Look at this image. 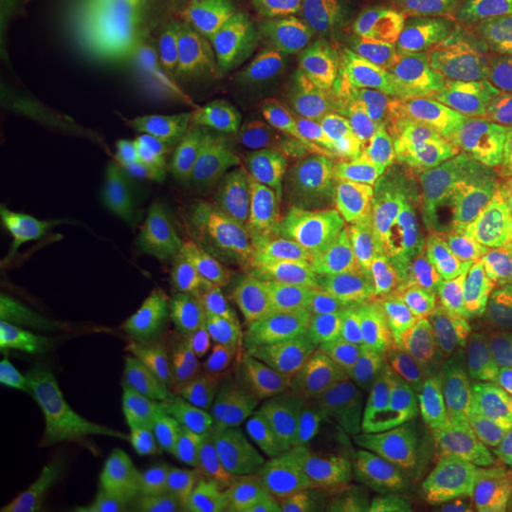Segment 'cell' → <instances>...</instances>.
Wrapping results in <instances>:
<instances>
[{"label":"cell","mask_w":512,"mask_h":512,"mask_svg":"<svg viewBox=\"0 0 512 512\" xmlns=\"http://www.w3.org/2000/svg\"><path fill=\"white\" fill-rule=\"evenodd\" d=\"M353 512H368L366 511L365 507H363V505H359V507H357V509H355V511Z\"/></svg>","instance_id":"cell-26"},{"label":"cell","mask_w":512,"mask_h":512,"mask_svg":"<svg viewBox=\"0 0 512 512\" xmlns=\"http://www.w3.org/2000/svg\"><path fill=\"white\" fill-rule=\"evenodd\" d=\"M0 437L8 456L25 475V486L14 512H29L46 488L86 475L99 459L129 446V440H80L46 425L19 420L0 412Z\"/></svg>","instance_id":"cell-9"},{"label":"cell","mask_w":512,"mask_h":512,"mask_svg":"<svg viewBox=\"0 0 512 512\" xmlns=\"http://www.w3.org/2000/svg\"><path fill=\"white\" fill-rule=\"evenodd\" d=\"M243 334L247 336L249 342H253L258 348L277 357H291V359L315 363V365L329 363L332 338L304 334L300 330L289 329L281 323L266 325Z\"/></svg>","instance_id":"cell-16"},{"label":"cell","mask_w":512,"mask_h":512,"mask_svg":"<svg viewBox=\"0 0 512 512\" xmlns=\"http://www.w3.org/2000/svg\"><path fill=\"white\" fill-rule=\"evenodd\" d=\"M203 397L207 410L241 439L258 450L270 446V406L247 348V336L238 327L220 325L215 332Z\"/></svg>","instance_id":"cell-10"},{"label":"cell","mask_w":512,"mask_h":512,"mask_svg":"<svg viewBox=\"0 0 512 512\" xmlns=\"http://www.w3.org/2000/svg\"><path fill=\"white\" fill-rule=\"evenodd\" d=\"M501 376V412L494 458L499 465L503 482L512 480V361L497 348Z\"/></svg>","instance_id":"cell-20"},{"label":"cell","mask_w":512,"mask_h":512,"mask_svg":"<svg viewBox=\"0 0 512 512\" xmlns=\"http://www.w3.org/2000/svg\"><path fill=\"white\" fill-rule=\"evenodd\" d=\"M505 490H507V495H509V512H512V480L505 482Z\"/></svg>","instance_id":"cell-24"},{"label":"cell","mask_w":512,"mask_h":512,"mask_svg":"<svg viewBox=\"0 0 512 512\" xmlns=\"http://www.w3.org/2000/svg\"><path fill=\"white\" fill-rule=\"evenodd\" d=\"M361 46H344L332 55L319 76L317 116L332 143L351 145L357 120V76Z\"/></svg>","instance_id":"cell-15"},{"label":"cell","mask_w":512,"mask_h":512,"mask_svg":"<svg viewBox=\"0 0 512 512\" xmlns=\"http://www.w3.org/2000/svg\"><path fill=\"white\" fill-rule=\"evenodd\" d=\"M272 126L283 147L332 188L348 192L380 211H387L384 200L330 145L332 139L321 128L317 112L304 95L296 92L275 93L272 101Z\"/></svg>","instance_id":"cell-14"},{"label":"cell","mask_w":512,"mask_h":512,"mask_svg":"<svg viewBox=\"0 0 512 512\" xmlns=\"http://www.w3.org/2000/svg\"><path fill=\"white\" fill-rule=\"evenodd\" d=\"M440 145L452 147L490 124L512 95V63L499 37L473 25L421 74Z\"/></svg>","instance_id":"cell-3"},{"label":"cell","mask_w":512,"mask_h":512,"mask_svg":"<svg viewBox=\"0 0 512 512\" xmlns=\"http://www.w3.org/2000/svg\"><path fill=\"white\" fill-rule=\"evenodd\" d=\"M418 82L378 48H363L351 147L368 156H403L440 145L427 95Z\"/></svg>","instance_id":"cell-5"},{"label":"cell","mask_w":512,"mask_h":512,"mask_svg":"<svg viewBox=\"0 0 512 512\" xmlns=\"http://www.w3.org/2000/svg\"><path fill=\"white\" fill-rule=\"evenodd\" d=\"M281 0H224L202 29L162 50L177 92L194 109L238 116L270 84Z\"/></svg>","instance_id":"cell-2"},{"label":"cell","mask_w":512,"mask_h":512,"mask_svg":"<svg viewBox=\"0 0 512 512\" xmlns=\"http://www.w3.org/2000/svg\"><path fill=\"white\" fill-rule=\"evenodd\" d=\"M503 6H505V12L509 14V18L512 19V0H501Z\"/></svg>","instance_id":"cell-25"},{"label":"cell","mask_w":512,"mask_h":512,"mask_svg":"<svg viewBox=\"0 0 512 512\" xmlns=\"http://www.w3.org/2000/svg\"><path fill=\"white\" fill-rule=\"evenodd\" d=\"M410 258L385 251L368 268L349 298L340 340L349 357L366 370H380L395 321Z\"/></svg>","instance_id":"cell-12"},{"label":"cell","mask_w":512,"mask_h":512,"mask_svg":"<svg viewBox=\"0 0 512 512\" xmlns=\"http://www.w3.org/2000/svg\"><path fill=\"white\" fill-rule=\"evenodd\" d=\"M378 469L395 492L425 512H509L494 454L429 408L395 401L374 425Z\"/></svg>","instance_id":"cell-1"},{"label":"cell","mask_w":512,"mask_h":512,"mask_svg":"<svg viewBox=\"0 0 512 512\" xmlns=\"http://www.w3.org/2000/svg\"><path fill=\"white\" fill-rule=\"evenodd\" d=\"M471 27L463 0H380L370 37L385 57L420 80Z\"/></svg>","instance_id":"cell-8"},{"label":"cell","mask_w":512,"mask_h":512,"mask_svg":"<svg viewBox=\"0 0 512 512\" xmlns=\"http://www.w3.org/2000/svg\"><path fill=\"white\" fill-rule=\"evenodd\" d=\"M475 162L492 169L512 167V112L509 118L476 148Z\"/></svg>","instance_id":"cell-21"},{"label":"cell","mask_w":512,"mask_h":512,"mask_svg":"<svg viewBox=\"0 0 512 512\" xmlns=\"http://www.w3.org/2000/svg\"><path fill=\"white\" fill-rule=\"evenodd\" d=\"M482 247L476 220L448 200H429L385 222L382 251L425 258L440 266H475Z\"/></svg>","instance_id":"cell-13"},{"label":"cell","mask_w":512,"mask_h":512,"mask_svg":"<svg viewBox=\"0 0 512 512\" xmlns=\"http://www.w3.org/2000/svg\"><path fill=\"white\" fill-rule=\"evenodd\" d=\"M385 224L348 230H289L251 239L255 253L279 268H296L346 291L368 272L382 249Z\"/></svg>","instance_id":"cell-11"},{"label":"cell","mask_w":512,"mask_h":512,"mask_svg":"<svg viewBox=\"0 0 512 512\" xmlns=\"http://www.w3.org/2000/svg\"><path fill=\"white\" fill-rule=\"evenodd\" d=\"M480 330L482 319L454 279L410 258L380 370L395 384H420L463 336Z\"/></svg>","instance_id":"cell-4"},{"label":"cell","mask_w":512,"mask_h":512,"mask_svg":"<svg viewBox=\"0 0 512 512\" xmlns=\"http://www.w3.org/2000/svg\"><path fill=\"white\" fill-rule=\"evenodd\" d=\"M232 317L241 332L260 329L277 323L274 291L270 281L239 279L232 289Z\"/></svg>","instance_id":"cell-18"},{"label":"cell","mask_w":512,"mask_h":512,"mask_svg":"<svg viewBox=\"0 0 512 512\" xmlns=\"http://www.w3.org/2000/svg\"><path fill=\"white\" fill-rule=\"evenodd\" d=\"M478 285L501 300H512V239H501L480 253L475 264Z\"/></svg>","instance_id":"cell-19"},{"label":"cell","mask_w":512,"mask_h":512,"mask_svg":"<svg viewBox=\"0 0 512 512\" xmlns=\"http://www.w3.org/2000/svg\"><path fill=\"white\" fill-rule=\"evenodd\" d=\"M283 503L302 512H353L366 494L329 412L308 404L296 418L293 437L275 475Z\"/></svg>","instance_id":"cell-6"},{"label":"cell","mask_w":512,"mask_h":512,"mask_svg":"<svg viewBox=\"0 0 512 512\" xmlns=\"http://www.w3.org/2000/svg\"><path fill=\"white\" fill-rule=\"evenodd\" d=\"M490 327L497 348L512 361V300L495 306L490 313Z\"/></svg>","instance_id":"cell-23"},{"label":"cell","mask_w":512,"mask_h":512,"mask_svg":"<svg viewBox=\"0 0 512 512\" xmlns=\"http://www.w3.org/2000/svg\"><path fill=\"white\" fill-rule=\"evenodd\" d=\"M361 505L368 512H425L399 492H395L387 482H376L368 486Z\"/></svg>","instance_id":"cell-22"},{"label":"cell","mask_w":512,"mask_h":512,"mask_svg":"<svg viewBox=\"0 0 512 512\" xmlns=\"http://www.w3.org/2000/svg\"><path fill=\"white\" fill-rule=\"evenodd\" d=\"M224 0H165L160 10V46L162 50L190 37L219 12Z\"/></svg>","instance_id":"cell-17"},{"label":"cell","mask_w":512,"mask_h":512,"mask_svg":"<svg viewBox=\"0 0 512 512\" xmlns=\"http://www.w3.org/2000/svg\"><path fill=\"white\" fill-rule=\"evenodd\" d=\"M427 399L440 420L494 454L501 412L494 340L486 332H476L450 349L433 372Z\"/></svg>","instance_id":"cell-7"}]
</instances>
